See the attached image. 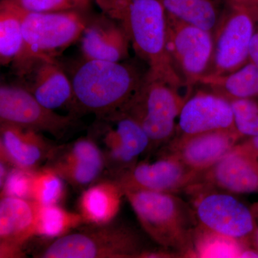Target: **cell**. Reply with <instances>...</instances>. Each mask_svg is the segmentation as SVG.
Segmentation results:
<instances>
[{"mask_svg": "<svg viewBox=\"0 0 258 258\" xmlns=\"http://www.w3.org/2000/svg\"><path fill=\"white\" fill-rule=\"evenodd\" d=\"M249 62L255 64L258 67V1L256 9L255 23L250 47L249 51Z\"/></svg>", "mask_w": 258, "mask_h": 258, "instance_id": "obj_31", "label": "cell"}, {"mask_svg": "<svg viewBox=\"0 0 258 258\" xmlns=\"http://www.w3.org/2000/svg\"><path fill=\"white\" fill-rule=\"evenodd\" d=\"M18 78L20 84L44 106L53 111L69 108L76 115L72 83L57 59L35 61Z\"/></svg>", "mask_w": 258, "mask_h": 258, "instance_id": "obj_16", "label": "cell"}, {"mask_svg": "<svg viewBox=\"0 0 258 258\" xmlns=\"http://www.w3.org/2000/svg\"><path fill=\"white\" fill-rule=\"evenodd\" d=\"M236 146L258 159V136L244 138L243 141L241 140Z\"/></svg>", "mask_w": 258, "mask_h": 258, "instance_id": "obj_32", "label": "cell"}, {"mask_svg": "<svg viewBox=\"0 0 258 258\" xmlns=\"http://www.w3.org/2000/svg\"><path fill=\"white\" fill-rule=\"evenodd\" d=\"M184 191L191 198L199 226L252 248L254 222L251 208L232 194L201 184L190 185Z\"/></svg>", "mask_w": 258, "mask_h": 258, "instance_id": "obj_8", "label": "cell"}, {"mask_svg": "<svg viewBox=\"0 0 258 258\" xmlns=\"http://www.w3.org/2000/svg\"><path fill=\"white\" fill-rule=\"evenodd\" d=\"M166 17L168 53L190 96L210 69L213 57V34Z\"/></svg>", "mask_w": 258, "mask_h": 258, "instance_id": "obj_10", "label": "cell"}, {"mask_svg": "<svg viewBox=\"0 0 258 258\" xmlns=\"http://www.w3.org/2000/svg\"><path fill=\"white\" fill-rule=\"evenodd\" d=\"M124 193L142 228L161 248L177 257H197L199 224L191 205L175 194L146 190Z\"/></svg>", "mask_w": 258, "mask_h": 258, "instance_id": "obj_3", "label": "cell"}, {"mask_svg": "<svg viewBox=\"0 0 258 258\" xmlns=\"http://www.w3.org/2000/svg\"><path fill=\"white\" fill-rule=\"evenodd\" d=\"M55 146L36 131L0 123V159L12 167L36 171L45 164Z\"/></svg>", "mask_w": 258, "mask_h": 258, "instance_id": "obj_19", "label": "cell"}, {"mask_svg": "<svg viewBox=\"0 0 258 258\" xmlns=\"http://www.w3.org/2000/svg\"><path fill=\"white\" fill-rule=\"evenodd\" d=\"M35 171L12 167L1 187V197L32 200V181Z\"/></svg>", "mask_w": 258, "mask_h": 258, "instance_id": "obj_30", "label": "cell"}, {"mask_svg": "<svg viewBox=\"0 0 258 258\" xmlns=\"http://www.w3.org/2000/svg\"><path fill=\"white\" fill-rule=\"evenodd\" d=\"M232 106L236 130L242 138L258 136V99L229 100Z\"/></svg>", "mask_w": 258, "mask_h": 258, "instance_id": "obj_28", "label": "cell"}, {"mask_svg": "<svg viewBox=\"0 0 258 258\" xmlns=\"http://www.w3.org/2000/svg\"><path fill=\"white\" fill-rule=\"evenodd\" d=\"M148 248L140 235L125 224L112 221L88 225L58 237L35 257L142 258Z\"/></svg>", "mask_w": 258, "mask_h": 258, "instance_id": "obj_4", "label": "cell"}, {"mask_svg": "<svg viewBox=\"0 0 258 258\" xmlns=\"http://www.w3.org/2000/svg\"><path fill=\"white\" fill-rule=\"evenodd\" d=\"M174 154L161 153L157 160L139 161L115 179L123 191L146 190L176 194L192 184L199 175Z\"/></svg>", "mask_w": 258, "mask_h": 258, "instance_id": "obj_12", "label": "cell"}, {"mask_svg": "<svg viewBox=\"0 0 258 258\" xmlns=\"http://www.w3.org/2000/svg\"><path fill=\"white\" fill-rule=\"evenodd\" d=\"M25 10L12 0L0 2V63L13 64L23 45V22Z\"/></svg>", "mask_w": 258, "mask_h": 258, "instance_id": "obj_24", "label": "cell"}, {"mask_svg": "<svg viewBox=\"0 0 258 258\" xmlns=\"http://www.w3.org/2000/svg\"><path fill=\"white\" fill-rule=\"evenodd\" d=\"M187 96L147 71L143 82L120 112L133 118L150 139V151L166 145L176 134V118Z\"/></svg>", "mask_w": 258, "mask_h": 258, "instance_id": "obj_6", "label": "cell"}, {"mask_svg": "<svg viewBox=\"0 0 258 258\" xmlns=\"http://www.w3.org/2000/svg\"><path fill=\"white\" fill-rule=\"evenodd\" d=\"M193 184L232 195L258 193V161L235 146L216 164L199 174Z\"/></svg>", "mask_w": 258, "mask_h": 258, "instance_id": "obj_17", "label": "cell"}, {"mask_svg": "<svg viewBox=\"0 0 258 258\" xmlns=\"http://www.w3.org/2000/svg\"><path fill=\"white\" fill-rule=\"evenodd\" d=\"M200 86L225 97L227 100L238 98L258 99V67L247 62L232 74L222 76H205Z\"/></svg>", "mask_w": 258, "mask_h": 258, "instance_id": "obj_23", "label": "cell"}, {"mask_svg": "<svg viewBox=\"0 0 258 258\" xmlns=\"http://www.w3.org/2000/svg\"><path fill=\"white\" fill-rule=\"evenodd\" d=\"M102 13L124 28L131 45L148 71L180 89L167 45V17L161 0H94Z\"/></svg>", "mask_w": 258, "mask_h": 258, "instance_id": "obj_1", "label": "cell"}, {"mask_svg": "<svg viewBox=\"0 0 258 258\" xmlns=\"http://www.w3.org/2000/svg\"><path fill=\"white\" fill-rule=\"evenodd\" d=\"M227 129H236L230 101L205 88L191 93L185 101L174 137Z\"/></svg>", "mask_w": 258, "mask_h": 258, "instance_id": "obj_14", "label": "cell"}, {"mask_svg": "<svg viewBox=\"0 0 258 258\" xmlns=\"http://www.w3.org/2000/svg\"><path fill=\"white\" fill-rule=\"evenodd\" d=\"M38 205L35 235L55 240L85 224L79 213L68 211L60 205Z\"/></svg>", "mask_w": 258, "mask_h": 258, "instance_id": "obj_25", "label": "cell"}, {"mask_svg": "<svg viewBox=\"0 0 258 258\" xmlns=\"http://www.w3.org/2000/svg\"><path fill=\"white\" fill-rule=\"evenodd\" d=\"M257 160L258 161V159H257Z\"/></svg>", "mask_w": 258, "mask_h": 258, "instance_id": "obj_34", "label": "cell"}, {"mask_svg": "<svg viewBox=\"0 0 258 258\" xmlns=\"http://www.w3.org/2000/svg\"><path fill=\"white\" fill-rule=\"evenodd\" d=\"M84 12L32 13L25 10L23 22V45L13 62L16 76L40 59L56 58L80 40L87 23Z\"/></svg>", "mask_w": 258, "mask_h": 258, "instance_id": "obj_5", "label": "cell"}, {"mask_svg": "<svg viewBox=\"0 0 258 258\" xmlns=\"http://www.w3.org/2000/svg\"><path fill=\"white\" fill-rule=\"evenodd\" d=\"M224 1L221 18L213 33V57L205 76L230 74L249 62L258 0Z\"/></svg>", "mask_w": 258, "mask_h": 258, "instance_id": "obj_7", "label": "cell"}, {"mask_svg": "<svg viewBox=\"0 0 258 258\" xmlns=\"http://www.w3.org/2000/svg\"><path fill=\"white\" fill-rule=\"evenodd\" d=\"M15 4L32 13L86 11L94 0H12Z\"/></svg>", "mask_w": 258, "mask_h": 258, "instance_id": "obj_29", "label": "cell"}, {"mask_svg": "<svg viewBox=\"0 0 258 258\" xmlns=\"http://www.w3.org/2000/svg\"><path fill=\"white\" fill-rule=\"evenodd\" d=\"M64 182L55 171L42 166L34 173L32 200L45 206L60 205L66 197Z\"/></svg>", "mask_w": 258, "mask_h": 258, "instance_id": "obj_27", "label": "cell"}, {"mask_svg": "<svg viewBox=\"0 0 258 258\" xmlns=\"http://www.w3.org/2000/svg\"><path fill=\"white\" fill-rule=\"evenodd\" d=\"M147 71L132 62L83 58L69 76L76 114L93 113L99 118L121 111L138 91Z\"/></svg>", "mask_w": 258, "mask_h": 258, "instance_id": "obj_2", "label": "cell"}, {"mask_svg": "<svg viewBox=\"0 0 258 258\" xmlns=\"http://www.w3.org/2000/svg\"><path fill=\"white\" fill-rule=\"evenodd\" d=\"M89 137L104 157V176L112 179H116L132 169L139 162L142 154L150 151V139L145 131L123 112L97 118Z\"/></svg>", "mask_w": 258, "mask_h": 258, "instance_id": "obj_9", "label": "cell"}, {"mask_svg": "<svg viewBox=\"0 0 258 258\" xmlns=\"http://www.w3.org/2000/svg\"><path fill=\"white\" fill-rule=\"evenodd\" d=\"M242 139L236 129L174 137L166 144V152L174 154L191 170L201 174L216 164Z\"/></svg>", "mask_w": 258, "mask_h": 258, "instance_id": "obj_15", "label": "cell"}, {"mask_svg": "<svg viewBox=\"0 0 258 258\" xmlns=\"http://www.w3.org/2000/svg\"><path fill=\"white\" fill-rule=\"evenodd\" d=\"M83 58L121 62L128 58L132 46L124 28L104 14L88 18L80 37Z\"/></svg>", "mask_w": 258, "mask_h": 258, "instance_id": "obj_20", "label": "cell"}, {"mask_svg": "<svg viewBox=\"0 0 258 258\" xmlns=\"http://www.w3.org/2000/svg\"><path fill=\"white\" fill-rule=\"evenodd\" d=\"M38 203L33 200L1 197L0 257H22L24 244L36 233Z\"/></svg>", "mask_w": 258, "mask_h": 258, "instance_id": "obj_18", "label": "cell"}, {"mask_svg": "<svg viewBox=\"0 0 258 258\" xmlns=\"http://www.w3.org/2000/svg\"><path fill=\"white\" fill-rule=\"evenodd\" d=\"M195 244L197 257H240L244 249L249 248L200 226L195 233Z\"/></svg>", "mask_w": 258, "mask_h": 258, "instance_id": "obj_26", "label": "cell"}, {"mask_svg": "<svg viewBox=\"0 0 258 258\" xmlns=\"http://www.w3.org/2000/svg\"><path fill=\"white\" fill-rule=\"evenodd\" d=\"M254 222V230L252 240V247L258 252V202L251 207Z\"/></svg>", "mask_w": 258, "mask_h": 258, "instance_id": "obj_33", "label": "cell"}, {"mask_svg": "<svg viewBox=\"0 0 258 258\" xmlns=\"http://www.w3.org/2000/svg\"><path fill=\"white\" fill-rule=\"evenodd\" d=\"M166 15L171 18L212 32L221 18L223 7L217 0H161Z\"/></svg>", "mask_w": 258, "mask_h": 258, "instance_id": "obj_22", "label": "cell"}, {"mask_svg": "<svg viewBox=\"0 0 258 258\" xmlns=\"http://www.w3.org/2000/svg\"><path fill=\"white\" fill-rule=\"evenodd\" d=\"M43 166L76 189H86L103 177L106 163L96 142L88 136L55 146Z\"/></svg>", "mask_w": 258, "mask_h": 258, "instance_id": "obj_13", "label": "cell"}, {"mask_svg": "<svg viewBox=\"0 0 258 258\" xmlns=\"http://www.w3.org/2000/svg\"><path fill=\"white\" fill-rule=\"evenodd\" d=\"M125 193L114 179L103 176L83 191L79 211L86 225H104L114 220Z\"/></svg>", "mask_w": 258, "mask_h": 258, "instance_id": "obj_21", "label": "cell"}, {"mask_svg": "<svg viewBox=\"0 0 258 258\" xmlns=\"http://www.w3.org/2000/svg\"><path fill=\"white\" fill-rule=\"evenodd\" d=\"M76 116L49 109L20 83H3L0 86V123L45 132L60 139L76 125Z\"/></svg>", "mask_w": 258, "mask_h": 258, "instance_id": "obj_11", "label": "cell"}]
</instances>
